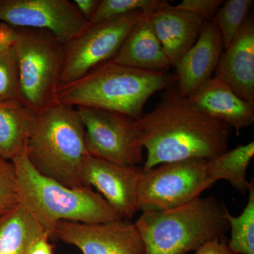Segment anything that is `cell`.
Returning a JSON list of instances; mask_svg holds the SVG:
<instances>
[{
	"label": "cell",
	"instance_id": "cell-12",
	"mask_svg": "<svg viewBox=\"0 0 254 254\" xmlns=\"http://www.w3.org/2000/svg\"><path fill=\"white\" fill-rule=\"evenodd\" d=\"M143 168L116 165L88 155L83 169V183L93 187L124 220L138 211V187Z\"/></svg>",
	"mask_w": 254,
	"mask_h": 254
},
{
	"label": "cell",
	"instance_id": "cell-16",
	"mask_svg": "<svg viewBox=\"0 0 254 254\" xmlns=\"http://www.w3.org/2000/svg\"><path fill=\"white\" fill-rule=\"evenodd\" d=\"M188 98L195 108L228 125L237 134L254 123V105L242 99L216 76L200 85Z\"/></svg>",
	"mask_w": 254,
	"mask_h": 254
},
{
	"label": "cell",
	"instance_id": "cell-13",
	"mask_svg": "<svg viewBox=\"0 0 254 254\" xmlns=\"http://www.w3.org/2000/svg\"><path fill=\"white\" fill-rule=\"evenodd\" d=\"M224 50L221 34L213 20L205 21L194 44L175 65L177 89L189 98L213 77Z\"/></svg>",
	"mask_w": 254,
	"mask_h": 254
},
{
	"label": "cell",
	"instance_id": "cell-22",
	"mask_svg": "<svg viewBox=\"0 0 254 254\" xmlns=\"http://www.w3.org/2000/svg\"><path fill=\"white\" fill-rule=\"evenodd\" d=\"M253 4V0H228L219 8L213 20L221 34L224 49L242 28Z\"/></svg>",
	"mask_w": 254,
	"mask_h": 254
},
{
	"label": "cell",
	"instance_id": "cell-25",
	"mask_svg": "<svg viewBox=\"0 0 254 254\" xmlns=\"http://www.w3.org/2000/svg\"><path fill=\"white\" fill-rule=\"evenodd\" d=\"M18 99V68L15 48L0 50V102Z\"/></svg>",
	"mask_w": 254,
	"mask_h": 254
},
{
	"label": "cell",
	"instance_id": "cell-2",
	"mask_svg": "<svg viewBox=\"0 0 254 254\" xmlns=\"http://www.w3.org/2000/svg\"><path fill=\"white\" fill-rule=\"evenodd\" d=\"M175 84V74L145 71L109 60L76 81L60 85L56 101L75 108L113 112L136 120L144 115L145 105L152 95Z\"/></svg>",
	"mask_w": 254,
	"mask_h": 254
},
{
	"label": "cell",
	"instance_id": "cell-3",
	"mask_svg": "<svg viewBox=\"0 0 254 254\" xmlns=\"http://www.w3.org/2000/svg\"><path fill=\"white\" fill-rule=\"evenodd\" d=\"M11 161L17 174L21 204L35 215L50 237L61 221L93 224L122 220L91 187L69 188L41 175L30 163L26 148Z\"/></svg>",
	"mask_w": 254,
	"mask_h": 254
},
{
	"label": "cell",
	"instance_id": "cell-15",
	"mask_svg": "<svg viewBox=\"0 0 254 254\" xmlns=\"http://www.w3.org/2000/svg\"><path fill=\"white\" fill-rule=\"evenodd\" d=\"M150 16L155 33L174 67L197 41L205 21L162 0Z\"/></svg>",
	"mask_w": 254,
	"mask_h": 254
},
{
	"label": "cell",
	"instance_id": "cell-10",
	"mask_svg": "<svg viewBox=\"0 0 254 254\" xmlns=\"http://www.w3.org/2000/svg\"><path fill=\"white\" fill-rule=\"evenodd\" d=\"M0 23L46 30L66 44L89 26L68 0H0Z\"/></svg>",
	"mask_w": 254,
	"mask_h": 254
},
{
	"label": "cell",
	"instance_id": "cell-5",
	"mask_svg": "<svg viewBox=\"0 0 254 254\" xmlns=\"http://www.w3.org/2000/svg\"><path fill=\"white\" fill-rule=\"evenodd\" d=\"M226 208L213 195L199 197L170 210L144 212L134 224L145 254H187L225 236Z\"/></svg>",
	"mask_w": 254,
	"mask_h": 254
},
{
	"label": "cell",
	"instance_id": "cell-27",
	"mask_svg": "<svg viewBox=\"0 0 254 254\" xmlns=\"http://www.w3.org/2000/svg\"><path fill=\"white\" fill-rule=\"evenodd\" d=\"M194 254H233L228 248V240L226 237L210 241L200 247Z\"/></svg>",
	"mask_w": 254,
	"mask_h": 254
},
{
	"label": "cell",
	"instance_id": "cell-7",
	"mask_svg": "<svg viewBox=\"0 0 254 254\" xmlns=\"http://www.w3.org/2000/svg\"><path fill=\"white\" fill-rule=\"evenodd\" d=\"M206 160L191 158L143 169L138 187V210H170L199 198L214 184L208 179Z\"/></svg>",
	"mask_w": 254,
	"mask_h": 254
},
{
	"label": "cell",
	"instance_id": "cell-8",
	"mask_svg": "<svg viewBox=\"0 0 254 254\" xmlns=\"http://www.w3.org/2000/svg\"><path fill=\"white\" fill-rule=\"evenodd\" d=\"M85 132L88 154L122 166H139L143 151L134 120L94 108H76Z\"/></svg>",
	"mask_w": 254,
	"mask_h": 254
},
{
	"label": "cell",
	"instance_id": "cell-28",
	"mask_svg": "<svg viewBox=\"0 0 254 254\" xmlns=\"http://www.w3.org/2000/svg\"><path fill=\"white\" fill-rule=\"evenodd\" d=\"M100 0H75L73 1L78 12L87 21H89L99 6Z\"/></svg>",
	"mask_w": 254,
	"mask_h": 254
},
{
	"label": "cell",
	"instance_id": "cell-18",
	"mask_svg": "<svg viewBox=\"0 0 254 254\" xmlns=\"http://www.w3.org/2000/svg\"><path fill=\"white\" fill-rule=\"evenodd\" d=\"M36 119L18 99L0 102V157L11 160L26 148Z\"/></svg>",
	"mask_w": 254,
	"mask_h": 254
},
{
	"label": "cell",
	"instance_id": "cell-17",
	"mask_svg": "<svg viewBox=\"0 0 254 254\" xmlns=\"http://www.w3.org/2000/svg\"><path fill=\"white\" fill-rule=\"evenodd\" d=\"M150 14L144 13L135 23L111 61L145 71L168 72L173 66L155 33Z\"/></svg>",
	"mask_w": 254,
	"mask_h": 254
},
{
	"label": "cell",
	"instance_id": "cell-29",
	"mask_svg": "<svg viewBox=\"0 0 254 254\" xmlns=\"http://www.w3.org/2000/svg\"><path fill=\"white\" fill-rule=\"evenodd\" d=\"M49 235L46 234L34 244L26 254H53V245L49 242Z\"/></svg>",
	"mask_w": 254,
	"mask_h": 254
},
{
	"label": "cell",
	"instance_id": "cell-6",
	"mask_svg": "<svg viewBox=\"0 0 254 254\" xmlns=\"http://www.w3.org/2000/svg\"><path fill=\"white\" fill-rule=\"evenodd\" d=\"M14 28L18 100L38 114L57 103L66 59L65 44L46 30Z\"/></svg>",
	"mask_w": 254,
	"mask_h": 254
},
{
	"label": "cell",
	"instance_id": "cell-20",
	"mask_svg": "<svg viewBox=\"0 0 254 254\" xmlns=\"http://www.w3.org/2000/svg\"><path fill=\"white\" fill-rule=\"evenodd\" d=\"M254 156V142L240 144L232 150L206 161L208 179L213 184L219 180L228 182L242 194L248 191L250 181L247 170Z\"/></svg>",
	"mask_w": 254,
	"mask_h": 254
},
{
	"label": "cell",
	"instance_id": "cell-23",
	"mask_svg": "<svg viewBox=\"0 0 254 254\" xmlns=\"http://www.w3.org/2000/svg\"><path fill=\"white\" fill-rule=\"evenodd\" d=\"M160 0H102L98 9L92 16L89 24L106 21L125 15L143 11L151 13Z\"/></svg>",
	"mask_w": 254,
	"mask_h": 254
},
{
	"label": "cell",
	"instance_id": "cell-1",
	"mask_svg": "<svg viewBox=\"0 0 254 254\" xmlns=\"http://www.w3.org/2000/svg\"><path fill=\"white\" fill-rule=\"evenodd\" d=\"M138 141L146 150L143 170L191 158L211 160L228 150L232 129L203 113L173 86L154 109L134 120Z\"/></svg>",
	"mask_w": 254,
	"mask_h": 254
},
{
	"label": "cell",
	"instance_id": "cell-14",
	"mask_svg": "<svg viewBox=\"0 0 254 254\" xmlns=\"http://www.w3.org/2000/svg\"><path fill=\"white\" fill-rule=\"evenodd\" d=\"M214 76L242 99L254 105V21L249 16L222 52Z\"/></svg>",
	"mask_w": 254,
	"mask_h": 254
},
{
	"label": "cell",
	"instance_id": "cell-24",
	"mask_svg": "<svg viewBox=\"0 0 254 254\" xmlns=\"http://www.w3.org/2000/svg\"><path fill=\"white\" fill-rule=\"evenodd\" d=\"M21 204L17 174L11 160L0 157V216Z\"/></svg>",
	"mask_w": 254,
	"mask_h": 254
},
{
	"label": "cell",
	"instance_id": "cell-26",
	"mask_svg": "<svg viewBox=\"0 0 254 254\" xmlns=\"http://www.w3.org/2000/svg\"><path fill=\"white\" fill-rule=\"evenodd\" d=\"M223 3L222 0H183L176 6L209 21L213 19Z\"/></svg>",
	"mask_w": 254,
	"mask_h": 254
},
{
	"label": "cell",
	"instance_id": "cell-4",
	"mask_svg": "<svg viewBox=\"0 0 254 254\" xmlns=\"http://www.w3.org/2000/svg\"><path fill=\"white\" fill-rule=\"evenodd\" d=\"M26 153L33 168L43 176L69 188L86 187L83 169L89 154L76 108L56 103L37 114Z\"/></svg>",
	"mask_w": 254,
	"mask_h": 254
},
{
	"label": "cell",
	"instance_id": "cell-11",
	"mask_svg": "<svg viewBox=\"0 0 254 254\" xmlns=\"http://www.w3.org/2000/svg\"><path fill=\"white\" fill-rule=\"evenodd\" d=\"M53 236L83 254H145L144 242L131 220L86 224L61 221Z\"/></svg>",
	"mask_w": 254,
	"mask_h": 254
},
{
	"label": "cell",
	"instance_id": "cell-19",
	"mask_svg": "<svg viewBox=\"0 0 254 254\" xmlns=\"http://www.w3.org/2000/svg\"><path fill=\"white\" fill-rule=\"evenodd\" d=\"M46 234L35 215L24 205H18L0 216V254H26Z\"/></svg>",
	"mask_w": 254,
	"mask_h": 254
},
{
	"label": "cell",
	"instance_id": "cell-9",
	"mask_svg": "<svg viewBox=\"0 0 254 254\" xmlns=\"http://www.w3.org/2000/svg\"><path fill=\"white\" fill-rule=\"evenodd\" d=\"M144 11L90 24L81 34L65 44L64 68L61 84L76 81L118 53L131 28Z\"/></svg>",
	"mask_w": 254,
	"mask_h": 254
},
{
	"label": "cell",
	"instance_id": "cell-21",
	"mask_svg": "<svg viewBox=\"0 0 254 254\" xmlns=\"http://www.w3.org/2000/svg\"><path fill=\"white\" fill-rule=\"evenodd\" d=\"M249 198L243 212L239 216L225 209V218L231 230L228 248L233 254H254V180L250 181Z\"/></svg>",
	"mask_w": 254,
	"mask_h": 254
}]
</instances>
